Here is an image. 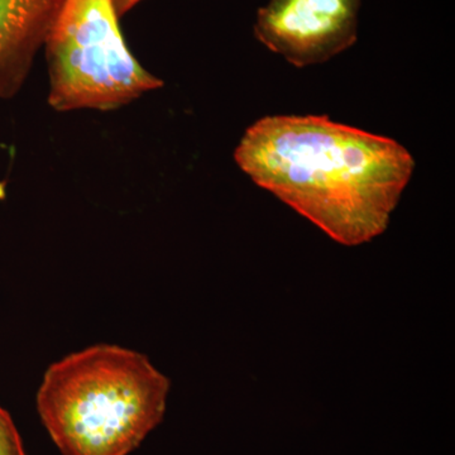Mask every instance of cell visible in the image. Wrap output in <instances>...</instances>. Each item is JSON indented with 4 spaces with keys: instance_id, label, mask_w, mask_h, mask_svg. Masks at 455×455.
Masks as SVG:
<instances>
[{
    "instance_id": "6da1fadb",
    "label": "cell",
    "mask_w": 455,
    "mask_h": 455,
    "mask_svg": "<svg viewBox=\"0 0 455 455\" xmlns=\"http://www.w3.org/2000/svg\"><path fill=\"white\" fill-rule=\"evenodd\" d=\"M235 160L254 184L348 247L387 229L415 170L397 140L322 116L259 119Z\"/></svg>"
},
{
    "instance_id": "7a4b0ae2",
    "label": "cell",
    "mask_w": 455,
    "mask_h": 455,
    "mask_svg": "<svg viewBox=\"0 0 455 455\" xmlns=\"http://www.w3.org/2000/svg\"><path fill=\"white\" fill-rule=\"evenodd\" d=\"M169 390L146 355L99 344L50 366L37 410L62 455H128L163 421Z\"/></svg>"
},
{
    "instance_id": "3957f363",
    "label": "cell",
    "mask_w": 455,
    "mask_h": 455,
    "mask_svg": "<svg viewBox=\"0 0 455 455\" xmlns=\"http://www.w3.org/2000/svg\"><path fill=\"white\" fill-rule=\"evenodd\" d=\"M113 0H62L44 49L57 112L114 110L164 82L132 55Z\"/></svg>"
},
{
    "instance_id": "277c9868",
    "label": "cell",
    "mask_w": 455,
    "mask_h": 455,
    "mask_svg": "<svg viewBox=\"0 0 455 455\" xmlns=\"http://www.w3.org/2000/svg\"><path fill=\"white\" fill-rule=\"evenodd\" d=\"M363 0H268L257 11V40L295 68L324 64L358 40Z\"/></svg>"
},
{
    "instance_id": "5b68a950",
    "label": "cell",
    "mask_w": 455,
    "mask_h": 455,
    "mask_svg": "<svg viewBox=\"0 0 455 455\" xmlns=\"http://www.w3.org/2000/svg\"><path fill=\"white\" fill-rule=\"evenodd\" d=\"M62 0H0V99L22 89Z\"/></svg>"
},
{
    "instance_id": "8992f818",
    "label": "cell",
    "mask_w": 455,
    "mask_h": 455,
    "mask_svg": "<svg viewBox=\"0 0 455 455\" xmlns=\"http://www.w3.org/2000/svg\"><path fill=\"white\" fill-rule=\"evenodd\" d=\"M0 455H27L11 415L0 407Z\"/></svg>"
},
{
    "instance_id": "52a82bcc",
    "label": "cell",
    "mask_w": 455,
    "mask_h": 455,
    "mask_svg": "<svg viewBox=\"0 0 455 455\" xmlns=\"http://www.w3.org/2000/svg\"><path fill=\"white\" fill-rule=\"evenodd\" d=\"M143 0H113L114 7H116V14L119 18L127 14L134 7L140 4Z\"/></svg>"
}]
</instances>
